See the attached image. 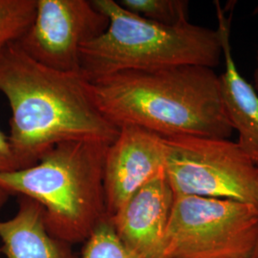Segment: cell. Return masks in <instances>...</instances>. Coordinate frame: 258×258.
I'll list each match as a JSON object with an SVG mask.
<instances>
[{
    "label": "cell",
    "instance_id": "obj_8",
    "mask_svg": "<svg viewBox=\"0 0 258 258\" xmlns=\"http://www.w3.org/2000/svg\"><path fill=\"white\" fill-rule=\"evenodd\" d=\"M165 169L161 136L136 126L120 127L103 164L106 212L113 216L139 189Z\"/></svg>",
    "mask_w": 258,
    "mask_h": 258
},
{
    "label": "cell",
    "instance_id": "obj_14",
    "mask_svg": "<svg viewBox=\"0 0 258 258\" xmlns=\"http://www.w3.org/2000/svg\"><path fill=\"white\" fill-rule=\"evenodd\" d=\"M82 258H147L126 247L107 217L84 242Z\"/></svg>",
    "mask_w": 258,
    "mask_h": 258
},
{
    "label": "cell",
    "instance_id": "obj_4",
    "mask_svg": "<svg viewBox=\"0 0 258 258\" xmlns=\"http://www.w3.org/2000/svg\"><path fill=\"white\" fill-rule=\"evenodd\" d=\"M108 19L100 37L81 52V74L93 81L124 71L154 70L179 65L213 69L223 56L216 30L191 24L166 26L139 17L115 0H92Z\"/></svg>",
    "mask_w": 258,
    "mask_h": 258
},
{
    "label": "cell",
    "instance_id": "obj_20",
    "mask_svg": "<svg viewBox=\"0 0 258 258\" xmlns=\"http://www.w3.org/2000/svg\"><path fill=\"white\" fill-rule=\"evenodd\" d=\"M0 258H3V254H2V251H1V249H0Z\"/></svg>",
    "mask_w": 258,
    "mask_h": 258
},
{
    "label": "cell",
    "instance_id": "obj_17",
    "mask_svg": "<svg viewBox=\"0 0 258 258\" xmlns=\"http://www.w3.org/2000/svg\"><path fill=\"white\" fill-rule=\"evenodd\" d=\"M254 89L255 91H258V50L257 55H256V68L254 70Z\"/></svg>",
    "mask_w": 258,
    "mask_h": 258
},
{
    "label": "cell",
    "instance_id": "obj_7",
    "mask_svg": "<svg viewBox=\"0 0 258 258\" xmlns=\"http://www.w3.org/2000/svg\"><path fill=\"white\" fill-rule=\"evenodd\" d=\"M107 26L92 0H37L35 19L17 43L40 64L81 74L82 49Z\"/></svg>",
    "mask_w": 258,
    "mask_h": 258
},
{
    "label": "cell",
    "instance_id": "obj_3",
    "mask_svg": "<svg viewBox=\"0 0 258 258\" xmlns=\"http://www.w3.org/2000/svg\"><path fill=\"white\" fill-rule=\"evenodd\" d=\"M108 146L89 141L57 145L34 166L0 172V190L39 204L47 231L56 239L84 243L109 217L103 187Z\"/></svg>",
    "mask_w": 258,
    "mask_h": 258
},
{
    "label": "cell",
    "instance_id": "obj_6",
    "mask_svg": "<svg viewBox=\"0 0 258 258\" xmlns=\"http://www.w3.org/2000/svg\"><path fill=\"white\" fill-rule=\"evenodd\" d=\"M162 139L165 174L174 196L221 198L255 205L258 166L237 143L188 135Z\"/></svg>",
    "mask_w": 258,
    "mask_h": 258
},
{
    "label": "cell",
    "instance_id": "obj_15",
    "mask_svg": "<svg viewBox=\"0 0 258 258\" xmlns=\"http://www.w3.org/2000/svg\"><path fill=\"white\" fill-rule=\"evenodd\" d=\"M21 166L11 147L9 138L0 130V172L20 170Z\"/></svg>",
    "mask_w": 258,
    "mask_h": 258
},
{
    "label": "cell",
    "instance_id": "obj_18",
    "mask_svg": "<svg viewBox=\"0 0 258 258\" xmlns=\"http://www.w3.org/2000/svg\"><path fill=\"white\" fill-rule=\"evenodd\" d=\"M255 205H256V207H257L258 209V185L257 190H256V196H255ZM252 258H258V241L257 245H256V248H255V250H254V253H253Z\"/></svg>",
    "mask_w": 258,
    "mask_h": 258
},
{
    "label": "cell",
    "instance_id": "obj_11",
    "mask_svg": "<svg viewBox=\"0 0 258 258\" xmlns=\"http://www.w3.org/2000/svg\"><path fill=\"white\" fill-rule=\"evenodd\" d=\"M18 212L0 221V247L5 258H80L72 245L56 239L47 231L43 210L26 196H19Z\"/></svg>",
    "mask_w": 258,
    "mask_h": 258
},
{
    "label": "cell",
    "instance_id": "obj_1",
    "mask_svg": "<svg viewBox=\"0 0 258 258\" xmlns=\"http://www.w3.org/2000/svg\"><path fill=\"white\" fill-rule=\"evenodd\" d=\"M0 92L12 111L8 138L21 169L62 143L110 145L119 134L94 102L83 75L40 64L17 42L0 51Z\"/></svg>",
    "mask_w": 258,
    "mask_h": 258
},
{
    "label": "cell",
    "instance_id": "obj_10",
    "mask_svg": "<svg viewBox=\"0 0 258 258\" xmlns=\"http://www.w3.org/2000/svg\"><path fill=\"white\" fill-rule=\"evenodd\" d=\"M217 31L221 39L225 72L219 76L222 100L233 129L239 134L238 145L258 166V96L255 89L241 75L232 57L231 19L215 1Z\"/></svg>",
    "mask_w": 258,
    "mask_h": 258
},
{
    "label": "cell",
    "instance_id": "obj_13",
    "mask_svg": "<svg viewBox=\"0 0 258 258\" xmlns=\"http://www.w3.org/2000/svg\"><path fill=\"white\" fill-rule=\"evenodd\" d=\"M37 0H0V51L18 42L35 19Z\"/></svg>",
    "mask_w": 258,
    "mask_h": 258
},
{
    "label": "cell",
    "instance_id": "obj_9",
    "mask_svg": "<svg viewBox=\"0 0 258 258\" xmlns=\"http://www.w3.org/2000/svg\"><path fill=\"white\" fill-rule=\"evenodd\" d=\"M174 198L164 169L111 216L117 236L129 249L145 257L163 258Z\"/></svg>",
    "mask_w": 258,
    "mask_h": 258
},
{
    "label": "cell",
    "instance_id": "obj_12",
    "mask_svg": "<svg viewBox=\"0 0 258 258\" xmlns=\"http://www.w3.org/2000/svg\"><path fill=\"white\" fill-rule=\"evenodd\" d=\"M120 6L129 12L166 26H181L189 23L186 0H120Z\"/></svg>",
    "mask_w": 258,
    "mask_h": 258
},
{
    "label": "cell",
    "instance_id": "obj_2",
    "mask_svg": "<svg viewBox=\"0 0 258 258\" xmlns=\"http://www.w3.org/2000/svg\"><path fill=\"white\" fill-rule=\"evenodd\" d=\"M93 100L118 128L136 126L162 137L230 138L233 131L212 68L179 65L124 71L88 81Z\"/></svg>",
    "mask_w": 258,
    "mask_h": 258
},
{
    "label": "cell",
    "instance_id": "obj_5",
    "mask_svg": "<svg viewBox=\"0 0 258 258\" xmlns=\"http://www.w3.org/2000/svg\"><path fill=\"white\" fill-rule=\"evenodd\" d=\"M257 241L256 205L175 196L163 258H252Z\"/></svg>",
    "mask_w": 258,
    "mask_h": 258
},
{
    "label": "cell",
    "instance_id": "obj_19",
    "mask_svg": "<svg viewBox=\"0 0 258 258\" xmlns=\"http://www.w3.org/2000/svg\"><path fill=\"white\" fill-rule=\"evenodd\" d=\"M254 14H258V6L255 8V10H254Z\"/></svg>",
    "mask_w": 258,
    "mask_h": 258
},
{
    "label": "cell",
    "instance_id": "obj_16",
    "mask_svg": "<svg viewBox=\"0 0 258 258\" xmlns=\"http://www.w3.org/2000/svg\"><path fill=\"white\" fill-rule=\"evenodd\" d=\"M8 198H9V195L0 190V211L3 209V207L5 206V204L7 203L8 201Z\"/></svg>",
    "mask_w": 258,
    "mask_h": 258
}]
</instances>
